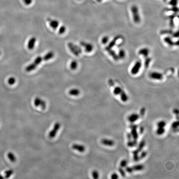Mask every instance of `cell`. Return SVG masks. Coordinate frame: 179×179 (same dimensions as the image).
Listing matches in <instances>:
<instances>
[{
	"mask_svg": "<svg viewBox=\"0 0 179 179\" xmlns=\"http://www.w3.org/2000/svg\"><path fill=\"white\" fill-rule=\"evenodd\" d=\"M36 41H37V39L35 37H32L31 38H30L29 41H28V44H27V48L28 49L30 50L33 49L35 47Z\"/></svg>",
	"mask_w": 179,
	"mask_h": 179,
	"instance_id": "11",
	"label": "cell"
},
{
	"mask_svg": "<svg viewBox=\"0 0 179 179\" xmlns=\"http://www.w3.org/2000/svg\"><path fill=\"white\" fill-rule=\"evenodd\" d=\"M145 141L144 140H141L140 141V144H139V146L137 148V150L139 151V152H140V151H141L142 150V149H143V148H144V146H145Z\"/></svg>",
	"mask_w": 179,
	"mask_h": 179,
	"instance_id": "28",
	"label": "cell"
},
{
	"mask_svg": "<svg viewBox=\"0 0 179 179\" xmlns=\"http://www.w3.org/2000/svg\"><path fill=\"white\" fill-rule=\"evenodd\" d=\"M54 57L53 53L51 51H49L43 57L38 56L35 58L33 62L28 65L25 68V71L27 72H30L34 70L37 68L38 65L40 64L42 61H47L49 60L52 59Z\"/></svg>",
	"mask_w": 179,
	"mask_h": 179,
	"instance_id": "1",
	"label": "cell"
},
{
	"mask_svg": "<svg viewBox=\"0 0 179 179\" xmlns=\"http://www.w3.org/2000/svg\"><path fill=\"white\" fill-rule=\"evenodd\" d=\"M149 77L151 79L156 80H162L163 79V74L158 72H151L149 74Z\"/></svg>",
	"mask_w": 179,
	"mask_h": 179,
	"instance_id": "8",
	"label": "cell"
},
{
	"mask_svg": "<svg viewBox=\"0 0 179 179\" xmlns=\"http://www.w3.org/2000/svg\"><path fill=\"white\" fill-rule=\"evenodd\" d=\"M118 170H119V172H120V173L122 177H125V176L126 175V174H125V171L122 169V167H120L118 169Z\"/></svg>",
	"mask_w": 179,
	"mask_h": 179,
	"instance_id": "39",
	"label": "cell"
},
{
	"mask_svg": "<svg viewBox=\"0 0 179 179\" xmlns=\"http://www.w3.org/2000/svg\"><path fill=\"white\" fill-rule=\"evenodd\" d=\"M23 0L25 5H30V4H31L32 1V0Z\"/></svg>",
	"mask_w": 179,
	"mask_h": 179,
	"instance_id": "42",
	"label": "cell"
},
{
	"mask_svg": "<svg viewBox=\"0 0 179 179\" xmlns=\"http://www.w3.org/2000/svg\"><path fill=\"white\" fill-rule=\"evenodd\" d=\"M60 127H61L60 123L58 122L55 123L52 130H51V132L49 133V138L51 139H52V138H54L56 135V134H57V132H58V131L60 128Z\"/></svg>",
	"mask_w": 179,
	"mask_h": 179,
	"instance_id": "5",
	"label": "cell"
},
{
	"mask_svg": "<svg viewBox=\"0 0 179 179\" xmlns=\"http://www.w3.org/2000/svg\"><path fill=\"white\" fill-rule=\"evenodd\" d=\"M126 172L129 173H132L133 172L132 167H127V166L126 167Z\"/></svg>",
	"mask_w": 179,
	"mask_h": 179,
	"instance_id": "41",
	"label": "cell"
},
{
	"mask_svg": "<svg viewBox=\"0 0 179 179\" xmlns=\"http://www.w3.org/2000/svg\"><path fill=\"white\" fill-rule=\"evenodd\" d=\"M67 45L72 54L76 56H79L80 54L82 53L81 48L77 45L75 44L72 42H69Z\"/></svg>",
	"mask_w": 179,
	"mask_h": 179,
	"instance_id": "3",
	"label": "cell"
},
{
	"mask_svg": "<svg viewBox=\"0 0 179 179\" xmlns=\"http://www.w3.org/2000/svg\"><path fill=\"white\" fill-rule=\"evenodd\" d=\"M111 177L112 179H117L118 178H119V176L117 173H113V174H112Z\"/></svg>",
	"mask_w": 179,
	"mask_h": 179,
	"instance_id": "43",
	"label": "cell"
},
{
	"mask_svg": "<svg viewBox=\"0 0 179 179\" xmlns=\"http://www.w3.org/2000/svg\"><path fill=\"white\" fill-rule=\"evenodd\" d=\"M8 157L9 159V160L12 162H14L16 160V157L15 155L12 153V152H9L8 154Z\"/></svg>",
	"mask_w": 179,
	"mask_h": 179,
	"instance_id": "23",
	"label": "cell"
},
{
	"mask_svg": "<svg viewBox=\"0 0 179 179\" xmlns=\"http://www.w3.org/2000/svg\"><path fill=\"white\" fill-rule=\"evenodd\" d=\"M101 143L102 144H103L105 146H114V141L113 140L108 139H102L101 140Z\"/></svg>",
	"mask_w": 179,
	"mask_h": 179,
	"instance_id": "17",
	"label": "cell"
},
{
	"mask_svg": "<svg viewBox=\"0 0 179 179\" xmlns=\"http://www.w3.org/2000/svg\"><path fill=\"white\" fill-rule=\"evenodd\" d=\"M150 51L147 48H143L140 49L138 53L139 55H143L144 57H148Z\"/></svg>",
	"mask_w": 179,
	"mask_h": 179,
	"instance_id": "14",
	"label": "cell"
},
{
	"mask_svg": "<svg viewBox=\"0 0 179 179\" xmlns=\"http://www.w3.org/2000/svg\"><path fill=\"white\" fill-rule=\"evenodd\" d=\"M108 83H109V85L110 86H112V87L114 86V83L113 82V81L112 79L109 80V81H108Z\"/></svg>",
	"mask_w": 179,
	"mask_h": 179,
	"instance_id": "46",
	"label": "cell"
},
{
	"mask_svg": "<svg viewBox=\"0 0 179 179\" xmlns=\"http://www.w3.org/2000/svg\"><path fill=\"white\" fill-rule=\"evenodd\" d=\"M3 178H4V177H3V176L0 175V179H3Z\"/></svg>",
	"mask_w": 179,
	"mask_h": 179,
	"instance_id": "51",
	"label": "cell"
},
{
	"mask_svg": "<svg viewBox=\"0 0 179 179\" xmlns=\"http://www.w3.org/2000/svg\"><path fill=\"white\" fill-rule=\"evenodd\" d=\"M127 138L128 139V140H132V135L131 134V133H129L127 134Z\"/></svg>",
	"mask_w": 179,
	"mask_h": 179,
	"instance_id": "47",
	"label": "cell"
},
{
	"mask_svg": "<svg viewBox=\"0 0 179 179\" xmlns=\"http://www.w3.org/2000/svg\"><path fill=\"white\" fill-rule=\"evenodd\" d=\"M173 112H174V113H175V114H177V115H178V114H179V110H178V109H174Z\"/></svg>",
	"mask_w": 179,
	"mask_h": 179,
	"instance_id": "49",
	"label": "cell"
},
{
	"mask_svg": "<svg viewBox=\"0 0 179 179\" xmlns=\"http://www.w3.org/2000/svg\"><path fill=\"white\" fill-rule=\"evenodd\" d=\"M144 166L141 164H138L132 167L133 171H141L144 168Z\"/></svg>",
	"mask_w": 179,
	"mask_h": 179,
	"instance_id": "21",
	"label": "cell"
},
{
	"mask_svg": "<svg viewBox=\"0 0 179 179\" xmlns=\"http://www.w3.org/2000/svg\"><path fill=\"white\" fill-rule=\"evenodd\" d=\"M131 134L133 140H137L139 138V134L137 131V128H132Z\"/></svg>",
	"mask_w": 179,
	"mask_h": 179,
	"instance_id": "18",
	"label": "cell"
},
{
	"mask_svg": "<svg viewBox=\"0 0 179 179\" xmlns=\"http://www.w3.org/2000/svg\"><path fill=\"white\" fill-rule=\"evenodd\" d=\"M137 144V140H128L127 143V145L128 147H133L135 146H136Z\"/></svg>",
	"mask_w": 179,
	"mask_h": 179,
	"instance_id": "26",
	"label": "cell"
},
{
	"mask_svg": "<svg viewBox=\"0 0 179 179\" xmlns=\"http://www.w3.org/2000/svg\"><path fill=\"white\" fill-rule=\"evenodd\" d=\"M109 39V37L107 36H104L101 39V42H102V44H107V42H108Z\"/></svg>",
	"mask_w": 179,
	"mask_h": 179,
	"instance_id": "32",
	"label": "cell"
},
{
	"mask_svg": "<svg viewBox=\"0 0 179 179\" xmlns=\"http://www.w3.org/2000/svg\"><path fill=\"white\" fill-rule=\"evenodd\" d=\"M140 117V116L139 114L136 113H133L128 116V121L131 123H133L135 121H137Z\"/></svg>",
	"mask_w": 179,
	"mask_h": 179,
	"instance_id": "15",
	"label": "cell"
},
{
	"mask_svg": "<svg viewBox=\"0 0 179 179\" xmlns=\"http://www.w3.org/2000/svg\"><path fill=\"white\" fill-rule=\"evenodd\" d=\"M8 83L9 85H12L14 84L16 82V79L14 77L10 78L8 80Z\"/></svg>",
	"mask_w": 179,
	"mask_h": 179,
	"instance_id": "34",
	"label": "cell"
},
{
	"mask_svg": "<svg viewBox=\"0 0 179 179\" xmlns=\"http://www.w3.org/2000/svg\"><path fill=\"white\" fill-rule=\"evenodd\" d=\"M131 11L134 22L136 23H140L141 20V18L139 14V8L137 5H132L131 8Z\"/></svg>",
	"mask_w": 179,
	"mask_h": 179,
	"instance_id": "2",
	"label": "cell"
},
{
	"mask_svg": "<svg viewBox=\"0 0 179 179\" xmlns=\"http://www.w3.org/2000/svg\"><path fill=\"white\" fill-rule=\"evenodd\" d=\"M66 27L64 25H62L60 27L59 29L58 30V33L60 35L63 34L66 32Z\"/></svg>",
	"mask_w": 179,
	"mask_h": 179,
	"instance_id": "33",
	"label": "cell"
},
{
	"mask_svg": "<svg viewBox=\"0 0 179 179\" xmlns=\"http://www.w3.org/2000/svg\"><path fill=\"white\" fill-rule=\"evenodd\" d=\"M122 90V89L119 86H116L114 87L113 90V93L116 95H119L121 93Z\"/></svg>",
	"mask_w": 179,
	"mask_h": 179,
	"instance_id": "24",
	"label": "cell"
},
{
	"mask_svg": "<svg viewBox=\"0 0 179 179\" xmlns=\"http://www.w3.org/2000/svg\"><path fill=\"white\" fill-rule=\"evenodd\" d=\"M166 125V122L165 121H163V120L159 121L157 124L158 127H164V128H165Z\"/></svg>",
	"mask_w": 179,
	"mask_h": 179,
	"instance_id": "30",
	"label": "cell"
},
{
	"mask_svg": "<svg viewBox=\"0 0 179 179\" xmlns=\"http://www.w3.org/2000/svg\"><path fill=\"white\" fill-rule=\"evenodd\" d=\"M127 161L126 160H122L120 163V167L122 168L127 166Z\"/></svg>",
	"mask_w": 179,
	"mask_h": 179,
	"instance_id": "36",
	"label": "cell"
},
{
	"mask_svg": "<svg viewBox=\"0 0 179 179\" xmlns=\"http://www.w3.org/2000/svg\"><path fill=\"white\" fill-rule=\"evenodd\" d=\"M147 154V153L146 151H143L140 153V155L139 156L140 159H141L143 158H144L146 155Z\"/></svg>",
	"mask_w": 179,
	"mask_h": 179,
	"instance_id": "38",
	"label": "cell"
},
{
	"mask_svg": "<svg viewBox=\"0 0 179 179\" xmlns=\"http://www.w3.org/2000/svg\"><path fill=\"white\" fill-rule=\"evenodd\" d=\"M165 128L164 127H158L156 130V133L158 135H161L165 133Z\"/></svg>",
	"mask_w": 179,
	"mask_h": 179,
	"instance_id": "27",
	"label": "cell"
},
{
	"mask_svg": "<svg viewBox=\"0 0 179 179\" xmlns=\"http://www.w3.org/2000/svg\"><path fill=\"white\" fill-rule=\"evenodd\" d=\"M105 49L106 51H107V52L109 54L110 56H111L112 57V58L114 59L117 61L119 59V58L118 56V54L116 53V52L112 49V48H109L107 46L105 48Z\"/></svg>",
	"mask_w": 179,
	"mask_h": 179,
	"instance_id": "9",
	"label": "cell"
},
{
	"mask_svg": "<svg viewBox=\"0 0 179 179\" xmlns=\"http://www.w3.org/2000/svg\"><path fill=\"white\" fill-rule=\"evenodd\" d=\"M144 132V128L143 126L140 127L139 129V133L140 134H142Z\"/></svg>",
	"mask_w": 179,
	"mask_h": 179,
	"instance_id": "48",
	"label": "cell"
},
{
	"mask_svg": "<svg viewBox=\"0 0 179 179\" xmlns=\"http://www.w3.org/2000/svg\"></svg>",
	"mask_w": 179,
	"mask_h": 179,
	"instance_id": "52",
	"label": "cell"
},
{
	"mask_svg": "<svg viewBox=\"0 0 179 179\" xmlns=\"http://www.w3.org/2000/svg\"><path fill=\"white\" fill-rule=\"evenodd\" d=\"M164 41L166 44L170 46H174V45H178V42L177 41V43L176 42H174L170 37H165L164 39Z\"/></svg>",
	"mask_w": 179,
	"mask_h": 179,
	"instance_id": "13",
	"label": "cell"
},
{
	"mask_svg": "<svg viewBox=\"0 0 179 179\" xmlns=\"http://www.w3.org/2000/svg\"><path fill=\"white\" fill-rule=\"evenodd\" d=\"M69 95L72 96H78L80 94V91L78 89L73 88L69 91Z\"/></svg>",
	"mask_w": 179,
	"mask_h": 179,
	"instance_id": "19",
	"label": "cell"
},
{
	"mask_svg": "<svg viewBox=\"0 0 179 179\" xmlns=\"http://www.w3.org/2000/svg\"><path fill=\"white\" fill-rule=\"evenodd\" d=\"M92 175L94 179H98L99 177V174L97 170H93L92 172Z\"/></svg>",
	"mask_w": 179,
	"mask_h": 179,
	"instance_id": "31",
	"label": "cell"
},
{
	"mask_svg": "<svg viewBox=\"0 0 179 179\" xmlns=\"http://www.w3.org/2000/svg\"><path fill=\"white\" fill-rule=\"evenodd\" d=\"M81 46L84 47L85 48V51L86 52L90 53L93 50V44L85 42L84 41H81L80 43Z\"/></svg>",
	"mask_w": 179,
	"mask_h": 179,
	"instance_id": "7",
	"label": "cell"
},
{
	"mask_svg": "<svg viewBox=\"0 0 179 179\" xmlns=\"http://www.w3.org/2000/svg\"><path fill=\"white\" fill-rule=\"evenodd\" d=\"M47 21L49 23L51 27L54 30H56L59 25V22L56 19H52L51 18H48Z\"/></svg>",
	"mask_w": 179,
	"mask_h": 179,
	"instance_id": "10",
	"label": "cell"
},
{
	"mask_svg": "<svg viewBox=\"0 0 179 179\" xmlns=\"http://www.w3.org/2000/svg\"><path fill=\"white\" fill-rule=\"evenodd\" d=\"M177 0H170L169 4L173 6H175L177 5Z\"/></svg>",
	"mask_w": 179,
	"mask_h": 179,
	"instance_id": "40",
	"label": "cell"
},
{
	"mask_svg": "<svg viewBox=\"0 0 179 179\" xmlns=\"http://www.w3.org/2000/svg\"><path fill=\"white\" fill-rule=\"evenodd\" d=\"M78 62L76 60L72 61L70 64V68L72 70H75L77 68Z\"/></svg>",
	"mask_w": 179,
	"mask_h": 179,
	"instance_id": "25",
	"label": "cell"
},
{
	"mask_svg": "<svg viewBox=\"0 0 179 179\" xmlns=\"http://www.w3.org/2000/svg\"><path fill=\"white\" fill-rule=\"evenodd\" d=\"M179 126V122L178 121H175L172 124L171 127L173 129H176Z\"/></svg>",
	"mask_w": 179,
	"mask_h": 179,
	"instance_id": "35",
	"label": "cell"
},
{
	"mask_svg": "<svg viewBox=\"0 0 179 179\" xmlns=\"http://www.w3.org/2000/svg\"><path fill=\"white\" fill-rule=\"evenodd\" d=\"M151 61V59L149 57L146 58V60L145 61V66L146 68H147L149 66V64Z\"/></svg>",
	"mask_w": 179,
	"mask_h": 179,
	"instance_id": "37",
	"label": "cell"
},
{
	"mask_svg": "<svg viewBox=\"0 0 179 179\" xmlns=\"http://www.w3.org/2000/svg\"><path fill=\"white\" fill-rule=\"evenodd\" d=\"M130 128H138V125H134L133 123H132V124L130 125Z\"/></svg>",
	"mask_w": 179,
	"mask_h": 179,
	"instance_id": "45",
	"label": "cell"
},
{
	"mask_svg": "<svg viewBox=\"0 0 179 179\" xmlns=\"http://www.w3.org/2000/svg\"><path fill=\"white\" fill-rule=\"evenodd\" d=\"M119 59H124L126 56V52L123 49H120L119 51V52L117 54Z\"/></svg>",
	"mask_w": 179,
	"mask_h": 179,
	"instance_id": "22",
	"label": "cell"
},
{
	"mask_svg": "<svg viewBox=\"0 0 179 179\" xmlns=\"http://www.w3.org/2000/svg\"><path fill=\"white\" fill-rule=\"evenodd\" d=\"M72 148L73 149L76 150L80 152H83L86 150V148L84 146L81 144H74L72 145Z\"/></svg>",
	"mask_w": 179,
	"mask_h": 179,
	"instance_id": "12",
	"label": "cell"
},
{
	"mask_svg": "<svg viewBox=\"0 0 179 179\" xmlns=\"http://www.w3.org/2000/svg\"><path fill=\"white\" fill-rule=\"evenodd\" d=\"M13 173V170H9L6 171L5 172V177L6 178H8L11 177V175Z\"/></svg>",
	"mask_w": 179,
	"mask_h": 179,
	"instance_id": "29",
	"label": "cell"
},
{
	"mask_svg": "<svg viewBox=\"0 0 179 179\" xmlns=\"http://www.w3.org/2000/svg\"><path fill=\"white\" fill-rule=\"evenodd\" d=\"M120 38H121V36L119 35H117L116 37H114V39L109 43V44L108 45V46H107V47L109 48H113L115 45L117 41Z\"/></svg>",
	"mask_w": 179,
	"mask_h": 179,
	"instance_id": "16",
	"label": "cell"
},
{
	"mask_svg": "<svg viewBox=\"0 0 179 179\" xmlns=\"http://www.w3.org/2000/svg\"><path fill=\"white\" fill-rule=\"evenodd\" d=\"M145 111H146V109L144 108V107H143L140 110V115L141 116H144V114H145Z\"/></svg>",
	"mask_w": 179,
	"mask_h": 179,
	"instance_id": "44",
	"label": "cell"
},
{
	"mask_svg": "<svg viewBox=\"0 0 179 179\" xmlns=\"http://www.w3.org/2000/svg\"><path fill=\"white\" fill-rule=\"evenodd\" d=\"M119 95H120V97L122 101H123V102H126V101H127L128 100V97L123 90H122Z\"/></svg>",
	"mask_w": 179,
	"mask_h": 179,
	"instance_id": "20",
	"label": "cell"
},
{
	"mask_svg": "<svg viewBox=\"0 0 179 179\" xmlns=\"http://www.w3.org/2000/svg\"><path fill=\"white\" fill-rule=\"evenodd\" d=\"M142 66V63L140 61H138L134 64L133 67L131 70V73L132 75H135L138 74L139 71L140 70L141 67Z\"/></svg>",
	"mask_w": 179,
	"mask_h": 179,
	"instance_id": "4",
	"label": "cell"
},
{
	"mask_svg": "<svg viewBox=\"0 0 179 179\" xmlns=\"http://www.w3.org/2000/svg\"><path fill=\"white\" fill-rule=\"evenodd\" d=\"M34 105L36 107H40L43 109L46 108V102L39 97L35 98L34 100Z\"/></svg>",
	"mask_w": 179,
	"mask_h": 179,
	"instance_id": "6",
	"label": "cell"
},
{
	"mask_svg": "<svg viewBox=\"0 0 179 179\" xmlns=\"http://www.w3.org/2000/svg\"><path fill=\"white\" fill-rule=\"evenodd\" d=\"M96 0L97 2H99V3H100V2H102V1L103 0Z\"/></svg>",
	"mask_w": 179,
	"mask_h": 179,
	"instance_id": "50",
	"label": "cell"
}]
</instances>
